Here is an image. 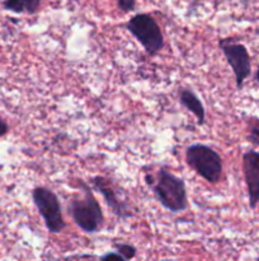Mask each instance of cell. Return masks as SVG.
I'll list each match as a JSON object with an SVG mask.
<instances>
[{"mask_svg":"<svg viewBox=\"0 0 259 261\" xmlns=\"http://www.w3.org/2000/svg\"><path fill=\"white\" fill-rule=\"evenodd\" d=\"M8 132H9V126H8L7 122L0 117V137H4Z\"/></svg>","mask_w":259,"mask_h":261,"instance_id":"9a60e30c","label":"cell"},{"mask_svg":"<svg viewBox=\"0 0 259 261\" xmlns=\"http://www.w3.org/2000/svg\"><path fill=\"white\" fill-rule=\"evenodd\" d=\"M41 7V0H4L3 8L15 14H36Z\"/></svg>","mask_w":259,"mask_h":261,"instance_id":"30bf717a","label":"cell"},{"mask_svg":"<svg viewBox=\"0 0 259 261\" xmlns=\"http://www.w3.org/2000/svg\"><path fill=\"white\" fill-rule=\"evenodd\" d=\"M146 185L151 189L157 203L172 213H180L188 208V195L183 178L167 168H160L155 175H145Z\"/></svg>","mask_w":259,"mask_h":261,"instance_id":"6da1fadb","label":"cell"},{"mask_svg":"<svg viewBox=\"0 0 259 261\" xmlns=\"http://www.w3.org/2000/svg\"><path fill=\"white\" fill-rule=\"evenodd\" d=\"M255 79H256V82H258V84H259V66H258V69H256V73H255Z\"/></svg>","mask_w":259,"mask_h":261,"instance_id":"2e32d148","label":"cell"},{"mask_svg":"<svg viewBox=\"0 0 259 261\" xmlns=\"http://www.w3.org/2000/svg\"><path fill=\"white\" fill-rule=\"evenodd\" d=\"M218 47L222 51L226 61L235 75L236 88L243 89L244 82L251 73V61L249 51L243 43L236 42L234 38H220Z\"/></svg>","mask_w":259,"mask_h":261,"instance_id":"8992f818","label":"cell"},{"mask_svg":"<svg viewBox=\"0 0 259 261\" xmlns=\"http://www.w3.org/2000/svg\"><path fill=\"white\" fill-rule=\"evenodd\" d=\"M126 28L144 47L147 55L155 56L164 48V36L152 15L147 13L134 15L126 23Z\"/></svg>","mask_w":259,"mask_h":261,"instance_id":"277c9868","label":"cell"},{"mask_svg":"<svg viewBox=\"0 0 259 261\" xmlns=\"http://www.w3.org/2000/svg\"><path fill=\"white\" fill-rule=\"evenodd\" d=\"M178 96H179V103L182 105L185 110H188V111L192 112V114L195 115L198 124H205L206 110L200 97L189 88H180Z\"/></svg>","mask_w":259,"mask_h":261,"instance_id":"9c48e42d","label":"cell"},{"mask_svg":"<svg viewBox=\"0 0 259 261\" xmlns=\"http://www.w3.org/2000/svg\"><path fill=\"white\" fill-rule=\"evenodd\" d=\"M32 199L48 232L60 233L65 229L66 223L62 217V212H61L60 200L52 190L37 186L33 189Z\"/></svg>","mask_w":259,"mask_h":261,"instance_id":"5b68a950","label":"cell"},{"mask_svg":"<svg viewBox=\"0 0 259 261\" xmlns=\"http://www.w3.org/2000/svg\"><path fill=\"white\" fill-rule=\"evenodd\" d=\"M185 162L200 177L210 184H217L222 176V158L210 145L190 144L185 149Z\"/></svg>","mask_w":259,"mask_h":261,"instance_id":"3957f363","label":"cell"},{"mask_svg":"<svg viewBox=\"0 0 259 261\" xmlns=\"http://www.w3.org/2000/svg\"><path fill=\"white\" fill-rule=\"evenodd\" d=\"M91 185L98 193H101L104 201L114 216L121 219H127L132 217L128 204L122 199L121 194L118 195V189L113 185L109 178L103 177V176H95L91 178Z\"/></svg>","mask_w":259,"mask_h":261,"instance_id":"52a82bcc","label":"cell"},{"mask_svg":"<svg viewBox=\"0 0 259 261\" xmlns=\"http://www.w3.org/2000/svg\"><path fill=\"white\" fill-rule=\"evenodd\" d=\"M114 247H116L117 251L118 252L121 256H123L124 259H126L127 261L134 259L135 256H136V247L134 246V245L131 244H116L114 245Z\"/></svg>","mask_w":259,"mask_h":261,"instance_id":"7c38bea8","label":"cell"},{"mask_svg":"<svg viewBox=\"0 0 259 261\" xmlns=\"http://www.w3.org/2000/svg\"><path fill=\"white\" fill-rule=\"evenodd\" d=\"M243 173L248 189L249 206L255 209L259 204V152L250 149L244 153Z\"/></svg>","mask_w":259,"mask_h":261,"instance_id":"ba28073f","label":"cell"},{"mask_svg":"<svg viewBox=\"0 0 259 261\" xmlns=\"http://www.w3.org/2000/svg\"><path fill=\"white\" fill-rule=\"evenodd\" d=\"M248 132H246V139L250 144L259 147V117L251 116L246 121Z\"/></svg>","mask_w":259,"mask_h":261,"instance_id":"8fae6325","label":"cell"},{"mask_svg":"<svg viewBox=\"0 0 259 261\" xmlns=\"http://www.w3.org/2000/svg\"><path fill=\"white\" fill-rule=\"evenodd\" d=\"M83 194L76 195L69 201L68 212L74 223L85 233H95L104 223L103 211L94 196L91 189L83 181H79Z\"/></svg>","mask_w":259,"mask_h":261,"instance_id":"7a4b0ae2","label":"cell"},{"mask_svg":"<svg viewBox=\"0 0 259 261\" xmlns=\"http://www.w3.org/2000/svg\"><path fill=\"white\" fill-rule=\"evenodd\" d=\"M99 261H127L118 252H107L103 256L99 257Z\"/></svg>","mask_w":259,"mask_h":261,"instance_id":"5bb4252c","label":"cell"},{"mask_svg":"<svg viewBox=\"0 0 259 261\" xmlns=\"http://www.w3.org/2000/svg\"><path fill=\"white\" fill-rule=\"evenodd\" d=\"M117 5L123 13H130L136 8V0H117Z\"/></svg>","mask_w":259,"mask_h":261,"instance_id":"4fadbf2b","label":"cell"}]
</instances>
